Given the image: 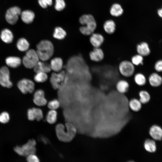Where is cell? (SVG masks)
I'll return each instance as SVG.
<instances>
[{"mask_svg":"<svg viewBox=\"0 0 162 162\" xmlns=\"http://www.w3.org/2000/svg\"><path fill=\"white\" fill-rule=\"evenodd\" d=\"M36 144V141L34 139H30L27 143L22 146H15L14 150L19 155L27 157L30 154H35Z\"/></svg>","mask_w":162,"mask_h":162,"instance_id":"277c9868","label":"cell"},{"mask_svg":"<svg viewBox=\"0 0 162 162\" xmlns=\"http://www.w3.org/2000/svg\"><path fill=\"white\" fill-rule=\"evenodd\" d=\"M36 51L30 49L26 51L25 55L22 60V62L25 67L31 69L34 68L39 61Z\"/></svg>","mask_w":162,"mask_h":162,"instance_id":"8992f818","label":"cell"},{"mask_svg":"<svg viewBox=\"0 0 162 162\" xmlns=\"http://www.w3.org/2000/svg\"><path fill=\"white\" fill-rule=\"evenodd\" d=\"M134 80L137 85L140 86L145 85L146 82L145 76L141 73H138L135 74L134 77Z\"/></svg>","mask_w":162,"mask_h":162,"instance_id":"f546056e","label":"cell"},{"mask_svg":"<svg viewBox=\"0 0 162 162\" xmlns=\"http://www.w3.org/2000/svg\"><path fill=\"white\" fill-rule=\"evenodd\" d=\"M26 157L27 162H40L39 158L35 154H30Z\"/></svg>","mask_w":162,"mask_h":162,"instance_id":"f35d334b","label":"cell"},{"mask_svg":"<svg viewBox=\"0 0 162 162\" xmlns=\"http://www.w3.org/2000/svg\"><path fill=\"white\" fill-rule=\"evenodd\" d=\"M33 101L34 104L39 106H43L47 103L45 97V93L41 89L37 90L34 93Z\"/></svg>","mask_w":162,"mask_h":162,"instance_id":"8fae6325","label":"cell"},{"mask_svg":"<svg viewBox=\"0 0 162 162\" xmlns=\"http://www.w3.org/2000/svg\"><path fill=\"white\" fill-rule=\"evenodd\" d=\"M128 162H134V161H128Z\"/></svg>","mask_w":162,"mask_h":162,"instance_id":"7bdbcfd3","label":"cell"},{"mask_svg":"<svg viewBox=\"0 0 162 162\" xmlns=\"http://www.w3.org/2000/svg\"><path fill=\"white\" fill-rule=\"evenodd\" d=\"M32 108L35 119L38 121L41 120L44 117L42 110L40 108H38L33 107Z\"/></svg>","mask_w":162,"mask_h":162,"instance_id":"836d02e7","label":"cell"},{"mask_svg":"<svg viewBox=\"0 0 162 162\" xmlns=\"http://www.w3.org/2000/svg\"><path fill=\"white\" fill-rule=\"evenodd\" d=\"M129 84L126 80H121L118 81L116 85V88L117 91L121 93H125L128 90Z\"/></svg>","mask_w":162,"mask_h":162,"instance_id":"44dd1931","label":"cell"},{"mask_svg":"<svg viewBox=\"0 0 162 162\" xmlns=\"http://www.w3.org/2000/svg\"><path fill=\"white\" fill-rule=\"evenodd\" d=\"M154 68L157 71H162V60H159L156 63Z\"/></svg>","mask_w":162,"mask_h":162,"instance_id":"60d3db41","label":"cell"},{"mask_svg":"<svg viewBox=\"0 0 162 162\" xmlns=\"http://www.w3.org/2000/svg\"><path fill=\"white\" fill-rule=\"evenodd\" d=\"M5 62L6 64L9 67L15 68L20 65L22 62L21 59L18 57L9 56L6 58Z\"/></svg>","mask_w":162,"mask_h":162,"instance_id":"ffe728a7","label":"cell"},{"mask_svg":"<svg viewBox=\"0 0 162 162\" xmlns=\"http://www.w3.org/2000/svg\"><path fill=\"white\" fill-rule=\"evenodd\" d=\"M35 73L41 72L46 73L50 72L52 69L50 64L46 61H39L34 68Z\"/></svg>","mask_w":162,"mask_h":162,"instance_id":"5bb4252c","label":"cell"},{"mask_svg":"<svg viewBox=\"0 0 162 162\" xmlns=\"http://www.w3.org/2000/svg\"><path fill=\"white\" fill-rule=\"evenodd\" d=\"M36 51L39 59L46 61L52 56L54 47L52 43L47 40L41 41L37 45Z\"/></svg>","mask_w":162,"mask_h":162,"instance_id":"7a4b0ae2","label":"cell"},{"mask_svg":"<svg viewBox=\"0 0 162 162\" xmlns=\"http://www.w3.org/2000/svg\"><path fill=\"white\" fill-rule=\"evenodd\" d=\"M143 57L138 54L132 57L130 61L134 66H138L143 64Z\"/></svg>","mask_w":162,"mask_h":162,"instance_id":"d6a6232c","label":"cell"},{"mask_svg":"<svg viewBox=\"0 0 162 162\" xmlns=\"http://www.w3.org/2000/svg\"><path fill=\"white\" fill-rule=\"evenodd\" d=\"M140 97L139 100L142 104H145L149 102L150 97L149 93L146 91L142 90L139 93Z\"/></svg>","mask_w":162,"mask_h":162,"instance_id":"1f68e13d","label":"cell"},{"mask_svg":"<svg viewBox=\"0 0 162 162\" xmlns=\"http://www.w3.org/2000/svg\"><path fill=\"white\" fill-rule=\"evenodd\" d=\"M148 80L150 85L153 87L158 86L162 83V78L156 73L152 74L149 76Z\"/></svg>","mask_w":162,"mask_h":162,"instance_id":"7402d4cb","label":"cell"},{"mask_svg":"<svg viewBox=\"0 0 162 162\" xmlns=\"http://www.w3.org/2000/svg\"><path fill=\"white\" fill-rule=\"evenodd\" d=\"M103 28L105 32L109 34H112L115 31L116 25L114 22L112 20L106 21L104 23Z\"/></svg>","mask_w":162,"mask_h":162,"instance_id":"603a6c76","label":"cell"},{"mask_svg":"<svg viewBox=\"0 0 162 162\" xmlns=\"http://www.w3.org/2000/svg\"><path fill=\"white\" fill-rule=\"evenodd\" d=\"M18 49L20 51L24 52L28 50L29 44L28 41L24 38H21L19 39L16 44Z\"/></svg>","mask_w":162,"mask_h":162,"instance_id":"d4e9b609","label":"cell"},{"mask_svg":"<svg viewBox=\"0 0 162 162\" xmlns=\"http://www.w3.org/2000/svg\"><path fill=\"white\" fill-rule=\"evenodd\" d=\"M38 1L39 5L44 8L51 6L52 3V0H38Z\"/></svg>","mask_w":162,"mask_h":162,"instance_id":"74e56055","label":"cell"},{"mask_svg":"<svg viewBox=\"0 0 162 162\" xmlns=\"http://www.w3.org/2000/svg\"><path fill=\"white\" fill-rule=\"evenodd\" d=\"M20 15L22 20L26 24L32 23L35 17L34 13L29 10H25L22 11Z\"/></svg>","mask_w":162,"mask_h":162,"instance_id":"ac0fdd59","label":"cell"},{"mask_svg":"<svg viewBox=\"0 0 162 162\" xmlns=\"http://www.w3.org/2000/svg\"><path fill=\"white\" fill-rule=\"evenodd\" d=\"M90 35V42L94 48L100 47L104 41L103 35L100 33H94Z\"/></svg>","mask_w":162,"mask_h":162,"instance_id":"7c38bea8","label":"cell"},{"mask_svg":"<svg viewBox=\"0 0 162 162\" xmlns=\"http://www.w3.org/2000/svg\"><path fill=\"white\" fill-rule=\"evenodd\" d=\"M21 13V9L18 7L10 8L7 10L5 14L6 20L9 24L14 25L17 22L19 16Z\"/></svg>","mask_w":162,"mask_h":162,"instance_id":"ba28073f","label":"cell"},{"mask_svg":"<svg viewBox=\"0 0 162 162\" xmlns=\"http://www.w3.org/2000/svg\"><path fill=\"white\" fill-rule=\"evenodd\" d=\"M47 73L41 72L36 73L34 77L35 81L38 83L44 82L47 80Z\"/></svg>","mask_w":162,"mask_h":162,"instance_id":"4dcf8cb0","label":"cell"},{"mask_svg":"<svg viewBox=\"0 0 162 162\" xmlns=\"http://www.w3.org/2000/svg\"><path fill=\"white\" fill-rule=\"evenodd\" d=\"M10 119L9 114L6 112H3L0 114V122L2 124L8 123Z\"/></svg>","mask_w":162,"mask_h":162,"instance_id":"8d00e7d4","label":"cell"},{"mask_svg":"<svg viewBox=\"0 0 162 162\" xmlns=\"http://www.w3.org/2000/svg\"><path fill=\"white\" fill-rule=\"evenodd\" d=\"M17 87L20 92L23 94L32 93L34 89V83L32 80L23 79L20 80L17 83Z\"/></svg>","mask_w":162,"mask_h":162,"instance_id":"9c48e42d","label":"cell"},{"mask_svg":"<svg viewBox=\"0 0 162 162\" xmlns=\"http://www.w3.org/2000/svg\"><path fill=\"white\" fill-rule=\"evenodd\" d=\"M80 23L83 25L80 28V32L85 35H90L94 33L97 24L94 17L90 14H84L79 19Z\"/></svg>","mask_w":162,"mask_h":162,"instance_id":"3957f363","label":"cell"},{"mask_svg":"<svg viewBox=\"0 0 162 162\" xmlns=\"http://www.w3.org/2000/svg\"><path fill=\"white\" fill-rule=\"evenodd\" d=\"M158 13L159 16L160 17L162 18V8L158 10Z\"/></svg>","mask_w":162,"mask_h":162,"instance_id":"b9f144b4","label":"cell"},{"mask_svg":"<svg viewBox=\"0 0 162 162\" xmlns=\"http://www.w3.org/2000/svg\"><path fill=\"white\" fill-rule=\"evenodd\" d=\"M144 147L145 149L150 152H154L156 149L155 142L154 140L148 139L145 141Z\"/></svg>","mask_w":162,"mask_h":162,"instance_id":"484cf974","label":"cell"},{"mask_svg":"<svg viewBox=\"0 0 162 162\" xmlns=\"http://www.w3.org/2000/svg\"><path fill=\"white\" fill-rule=\"evenodd\" d=\"M27 116L28 119L30 121H33L35 120L32 108H30L28 110Z\"/></svg>","mask_w":162,"mask_h":162,"instance_id":"ab89813d","label":"cell"},{"mask_svg":"<svg viewBox=\"0 0 162 162\" xmlns=\"http://www.w3.org/2000/svg\"><path fill=\"white\" fill-rule=\"evenodd\" d=\"M60 106V102L57 99L51 100L48 104V107L50 110H56L58 109Z\"/></svg>","mask_w":162,"mask_h":162,"instance_id":"e575fe53","label":"cell"},{"mask_svg":"<svg viewBox=\"0 0 162 162\" xmlns=\"http://www.w3.org/2000/svg\"><path fill=\"white\" fill-rule=\"evenodd\" d=\"M65 126L66 131L63 124L59 123L57 124L55 128L56 135L60 141L64 142H70L75 136L77 130L75 126L70 122L66 123Z\"/></svg>","mask_w":162,"mask_h":162,"instance_id":"6da1fadb","label":"cell"},{"mask_svg":"<svg viewBox=\"0 0 162 162\" xmlns=\"http://www.w3.org/2000/svg\"><path fill=\"white\" fill-rule=\"evenodd\" d=\"M136 50L138 54L143 57L148 55L150 52L148 45L145 42L138 44L136 46Z\"/></svg>","mask_w":162,"mask_h":162,"instance_id":"2e32d148","label":"cell"},{"mask_svg":"<svg viewBox=\"0 0 162 162\" xmlns=\"http://www.w3.org/2000/svg\"><path fill=\"white\" fill-rule=\"evenodd\" d=\"M0 38L4 42L9 44L12 42L14 36L10 30L8 28H5L2 31L0 34Z\"/></svg>","mask_w":162,"mask_h":162,"instance_id":"d6986e66","label":"cell"},{"mask_svg":"<svg viewBox=\"0 0 162 162\" xmlns=\"http://www.w3.org/2000/svg\"><path fill=\"white\" fill-rule=\"evenodd\" d=\"M67 78L64 71L52 73L50 78V82L55 89H62L65 86L67 82Z\"/></svg>","mask_w":162,"mask_h":162,"instance_id":"5b68a950","label":"cell"},{"mask_svg":"<svg viewBox=\"0 0 162 162\" xmlns=\"http://www.w3.org/2000/svg\"><path fill=\"white\" fill-rule=\"evenodd\" d=\"M149 134L155 140L160 141L162 140V129L158 126H152L150 129Z\"/></svg>","mask_w":162,"mask_h":162,"instance_id":"9a60e30c","label":"cell"},{"mask_svg":"<svg viewBox=\"0 0 162 162\" xmlns=\"http://www.w3.org/2000/svg\"><path fill=\"white\" fill-rule=\"evenodd\" d=\"M123 10L121 6L119 4L116 3L113 4L111 6L110 12L112 16L118 17L121 15Z\"/></svg>","mask_w":162,"mask_h":162,"instance_id":"cb8c5ba5","label":"cell"},{"mask_svg":"<svg viewBox=\"0 0 162 162\" xmlns=\"http://www.w3.org/2000/svg\"><path fill=\"white\" fill-rule=\"evenodd\" d=\"M129 106L130 109L134 112L139 111L142 107V104L139 100L136 99H131L129 102Z\"/></svg>","mask_w":162,"mask_h":162,"instance_id":"f1b7e54d","label":"cell"},{"mask_svg":"<svg viewBox=\"0 0 162 162\" xmlns=\"http://www.w3.org/2000/svg\"><path fill=\"white\" fill-rule=\"evenodd\" d=\"M118 69L121 74L126 77L133 76L135 70L134 65L130 61L127 60L122 61L120 63Z\"/></svg>","mask_w":162,"mask_h":162,"instance_id":"52a82bcc","label":"cell"},{"mask_svg":"<svg viewBox=\"0 0 162 162\" xmlns=\"http://www.w3.org/2000/svg\"><path fill=\"white\" fill-rule=\"evenodd\" d=\"M66 35L65 31L60 27H56L53 33V37L55 38L58 40L64 39Z\"/></svg>","mask_w":162,"mask_h":162,"instance_id":"83f0119b","label":"cell"},{"mask_svg":"<svg viewBox=\"0 0 162 162\" xmlns=\"http://www.w3.org/2000/svg\"><path fill=\"white\" fill-rule=\"evenodd\" d=\"M57 112L56 110H50L48 111L46 116V120L50 124L55 123L57 121Z\"/></svg>","mask_w":162,"mask_h":162,"instance_id":"4316f807","label":"cell"},{"mask_svg":"<svg viewBox=\"0 0 162 162\" xmlns=\"http://www.w3.org/2000/svg\"><path fill=\"white\" fill-rule=\"evenodd\" d=\"M90 59L95 62H100L104 59V54L103 50L100 47L94 48L89 53Z\"/></svg>","mask_w":162,"mask_h":162,"instance_id":"4fadbf2b","label":"cell"},{"mask_svg":"<svg viewBox=\"0 0 162 162\" xmlns=\"http://www.w3.org/2000/svg\"><path fill=\"white\" fill-rule=\"evenodd\" d=\"M51 69L56 72L62 71L63 65L62 59L60 58L56 57L51 60L50 63Z\"/></svg>","mask_w":162,"mask_h":162,"instance_id":"e0dca14e","label":"cell"},{"mask_svg":"<svg viewBox=\"0 0 162 162\" xmlns=\"http://www.w3.org/2000/svg\"><path fill=\"white\" fill-rule=\"evenodd\" d=\"M55 8L58 11L63 10L65 7V3L64 0H55Z\"/></svg>","mask_w":162,"mask_h":162,"instance_id":"d590c367","label":"cell"},{"mask_svg":"<svg viewBox=\"0 0 162 162\" xmlns=\"http://www.w3.org/2000/svg\"><path fill=\"white\" fill-rule=\"evenodd\" d=\"M10 72L5 66L0 68V84L3 87L9 88L12 86V83L10 80Z\"/></svg>","mask_w":162,"mask_h":162,"instance_id":"30bf717a","label":"cell"}]
</instances>
